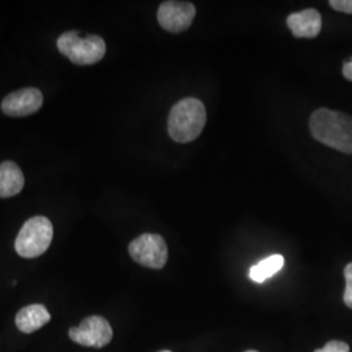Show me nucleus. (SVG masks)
I'll list each match as a JSON object with an SVG mask.
<instances>
[{
	"mask_svg": "<svg viewBox=\"0 0 352 352\" xmlns=\"http://www.w3.org/2000/svg\"><path fill=\"white\" fill-rule=\"evenodd\" d=\"M311 133L317 141L336 151L352 154V116L318 109L309 119Z\"/></svg>",
	"mask_w": 352,
	"mask_h": 352,
	"instance_id": "1",
	"label": "nucleus"
},
{
	"mask_svg": "<svg viewBox=\"0 0 352 352\" xmlns=\"http://www.w3.org/2000/svg\"><path fill=\"white\" fill-rule=\"evenodd\" d=\"M206 124V109L197 98H184L177 102L168 115V135L171 139L187 144L201 135Z\"/></svg>",
	"mask_w": 352,
	"mask_h": 352,
	"instance_id": "2",
	"label": "nucleus"
},
{
	"mask_svg": "<svg viewBox=\"0 0 352 352\" xmlns=\"http://www.w3.org/2000/svg\"><path fill=\"white\" fill-rule=\"evenodd\" d=\"M59 52L76 65L98 63L106 55V42L96 34L84 36L80 32L69 30L59 36L56 41Z\"/></svg>",
	"mask_w": 352,
	"mask_h": 352,
	"instance_id": "3",
	"label": "nucleus"
},
{
	"mask_svg": "<svg viewBox=\"0 0 352 352\" xmlns=\"http://www.w3.org/2000/svg\"><path fill=\"white\" fill-rule=\"evenodd\" d=\"M54 235V228L49 218L37 215L28 219L20 230L14 250L24 258H36L49 250Z\"/></svg>",
	"mask_w": 352,
	"mask_h": 352,
	"instance_id": "4",
	"label": "nucleus"
},
{
	"mask_svg": "<svg viewBox=\"0 0 352 352\" xmlns=\"http://www.w3.org/2000/svg\"><path fill=\"white\" fill-rule=\"evenodd\" d=\"M128 251L131 257L145 267L162 269L168 260V250L164 238L158 234H142L131 241Z\"/></svg>",
	"mask_w": 352,
	"mask_h": 352,
	"instance_id": "5",
	"label": "nucleus"
},
{
	"mask_svg": "<svg viewBox=\"0 0 352 352\" xmlns=\"http://www.w3.org/2000/svg\"><path fill=\"white\" fill-rule=\"evenodd\" d=\"M69 338L84 347L102 349L113 340V327L101 316H90L78 327L69 329Z\"/></svg>",
	"mask_w": 352,
	"mask_h": 352,
	"instance_id": "6",
	"label": "nucleus"
},
{
	"mask_svg": "<svg viewBox=\"0 0 352 352\" xmlns=\"http://www.w3.org/2000/svg\"><path fill=\"white\" fill-rule=\"evenodd\" d=\"M196 8L187 1H164L157 13L160 25L170 33H182L192 25Z\"/></svg>",
	"mask_w": 352,
	"mask_h": 352,
	"instance_id": "7",
	"label": "nucleus"
},
{
	"mask_svg": "<svg viewBox=\"0 0 352 352\" xmlns=\"http://www.w3.org/2000/svg\"><path fill=\"white\" fill-rule=\"evenodd\" d=\"M43 104V94L37 88H24L8 94L1 102V111L11 118L37 113Z\"/></svg>",
	"mask_w": 352,
	"mask_h": 352,
	"instance_id": "8",
	"label": "nucleus"
},
{
	"mask_svg": "<svg viewBox=\"0 0 352 352\" xmlns=\"http://www.w3.org/2000/svg\"><path fill=\"white\" fill-rule=\"evenodd\" d=\"M286 23L294 37L296 38H316L322 28L321 14L315 8L291 13Z\"/></svg>",
	"mask_w": 352,
	"mask_h": 352,
	"instance_id": "9",
	"label": "nucleus"
},
{
	"mask_svg": "<svg viewBox=\"0 0 352 352\" xmlns=\"http://www.w3.org/2000/svg\"><path fill=\"white\" fill-rule=\"evenodd\" d=\"M51 315L42 304H32L24 307L16 315V327L20 331L30 334L37 331L38 329L49 324Z\"/></svg>",
	"mask_w": 352,
	"mask_h": 352,
	"instance_id": "10",
	"label": "nucleus"
},
{
	"mask_svg": "<svg viewBox=\"0 0 352 352\" xmlns=\"http://www.w3.org/2000/svg\"><path fill=\"white\" fill-rule=\"evenodd\" d=\"M25 184L21 168L12 161L0 164V199H8L19 195Z\"/></svg>",
	"mask_w": 352,
	"mask_h": 352,
	"instance_id": "11",
	"label": "nucleus"
},
{
	"mask_svg": "<svg viewBox=\"0 0 352 352\" xmlns=\"http://www.w3.org/2000/svg\"><path fill=\"white\" fill-rule=\"evenodd\" d=\"M285 258L280 254H273L252 266L250 277L256 283H263L267 278L273 277L283 267Z\"/></svg>",
	"mask_w": 352,
	"mask_h": 352,
	"instance_id": "12",
	"label": "nucleus"
},
{
	"mask_svg": "<svg viewBox=\"0 0 352 352\" xmlns=\"http://www.w3.org/2000/svg\"><path fill=\"white\" fill-rule=\"evenodd\" d=\"M344 278H346V289L343 295V302L352 309V263L344 267Z\"/></svg>",
	"mask_w": 352,
	"mask_h": 352,
	"instance_id": "13",
	"label": "nucleus"
},
{
	"mask_svg": "<svg viewBox=\"0 0 352 352\" xmlns=\"http://www.w3.org/2000/svg\"><path fill=\"white\" fill-rule=\"evenodd\" d=\"M315 352H350V346L342 340H330L322 349Z\"/></svg>",
	"mask_w": 352,
	"mask_h": 352,
	"instance_id": "14",
	"label": "nucleus"
},
{
	"mask_svg": "<svg viewBox=\"0 0 352 352\" xmlns=\"http://www.w3.org/2000/svg\"><path fill=\"white\" fill-rule=\"evenodd\" d=\"M329 4L336 11L352 14V0H330Z\"/></svg>",
	"mask_w": 352,
	"mask_h": 352,
	"instance_id": "15",
	"label": "nucleus"
},
{
	"mask_svg": "<svg viewBox=\"0 0 352 352\" xmlns=\"http://www.w3.org/2000/svg\"><path fill=\"white\" fill-rule=\"evenodd\" d=\"M343 76L349 81H352V59L343 64Z\"/></svg>",
	"mask_w": 352,
	"mask_h": 352,
	"instance_id": "16",
	"label": "nucleus"
},
{
	"mask_svg": "<svg viewBox=\"0 0 352 352\" xmlns=\"http://www.w3.org/2000/svg\"><path fill=\"white\" fill-rule=\"evenodd\" d=\"M245 352H258V351H254V350H248V351H245Z\"/></svg>",
	"mask_w": 352,
	"mask_h": 352,
	"instance_id": "17",
	"label": "nucleus"
},
{
	"mask_svg": "<svg viewBox=\"0 0 352 352\" xmlns=\"http://www.w3.org/2000/svg\"><path fill=\"white\" fill-rule=\"evenodd\" d=\"M160 352H171V351H168V350H164V351H160Z\"/></svg>",
	"mask_w": 352,
	"mask_h": 352,
	"instance_id": "18",
	"label": "nucleus"
}]
</instances>
